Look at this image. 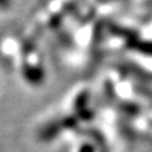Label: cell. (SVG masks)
<instances>
[{
	"mask_svg": "<svg viewBox=\"0 0 152 152\" xmlns=\"http://www.w3.org/2000/svg\"><path fill=\"white\" fill-rule=\"evenodd\" d=\"M11 4V0H0V10H5Z\"/></svg>",
	"mask_w": 152,
	"mask_h": 152,
	"instance_id": "7a4b0ae2",
	"label": "cell"
},
{
	"mask_svg": "<svg viewBox=\"0 0 152 152\" xmlns=\"http://www.w3.org/2000/svg\"><path fill=\"white\" fill-rule=\"evenodd\" d=\"M126 1H131V0H126ZM133 3L139 4L140 6H151L152 7V0H132Z\"/></svg>",
	"mask_w": 152,
	"mask_h": 152,
	"instance_id": "6da1fadb",
	"label": "cell"
}]
</instances>
